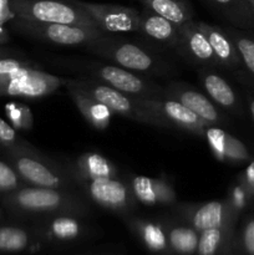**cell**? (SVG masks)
I'll return each mask as SVG.
<instances>
[{
	"mask_svg": "<svg viewBox=\"0 0 254 255\" xmlns=\"http://www.w3.org/2000/svg\"><path fill=\"white\" fill-rule=\"evenodd\" d=\"M66 79L34 66L24 67L0 81V95L25 99H41L65 86Z\"/></svg>",
	"mask_w": 254,
	"mask_h": 255,
	"instance_id": "cell-7",
	"label": "cell"
},
{
	"mask_svg": "<svg viewBox=\"0 0 254 255\" xmlns=\"http://www.w3.org/2000/svg\"><path fill=\"white\" fill-rule=\"evenodd\" d=\"M128 226L151 253L172 255L166 227L156 222L143 221V219H132L128 222Z\"/></svg>",
	"mask_w": 254,
	"mask_h": 255,
	"instance_id": "cell-22",
	"label": "cell"
},
{
	"mask_svg": "<svg viewBox=\"0 0 254 255\" xmlns=\"http://www.w3.org/2000/svg\"><path fill=\"white\" fill-rule=\"evenodd\" d=\"M29 62L20 61L17 59H0V81L4 80L9 75L24 69V67H30Z\"/></svg>",
	"mask_w": 254,
	"mask_h": 255,
	"instance_id": "cell-33",
	"label": "cell"
},
{
	"mask_svg": "<svg viewBox=\"0 0 254 255\" xmlns=\"http://www.w3.org/2000/svg\"><path fill=\"white\" fill-rule=\"evenodd\" d=\"M197 25L208 39L209 44L218 59L219 65L231 67V69L241 66L242 60L238 50L229 35L226 34L223 29L203 21H197Z\"/></svg>",
	"mask_w": 254,
	"mask_h": 255,
	"instance_id": "cell-18",
	"label": "cell"
},
{
	"mask_svg": "<svg viewBox=\"0 0 254 255\" xmlns=\"http://www.w3.org/2000/svg\"><path fill=\"white\" fill-rule=\"evenodd\" d=\"M15 27L27 36L42 42H49L59 46H84L87 50L114 36L97 27L27 21L22 19H16Z\"/></svg>",
	"mask_w": 254,
	"mask_h": 255,
	"instance_id": "cell-5",
	"label": "cell"
},
{
	"mask_svg": "<svg viewBox=\"0 0 254 255\" xmlns=\"http://www.w3.org/2000/svg\"><path fill=\"white\" fill-rule=\"evenodd\" d=\"M65 87H74V89L79 90L82 94L104 104L114 114L121 115V116L127 117L132 121L149 125V126L153 127L171 128V126L164 120L139 106L134 96H129L125 92L119 91V90L96 81V80L86 79V77H84V79H66Z\"/></svg>",
	"mask_w": 254,
	"mask_h": 255,
	"instance_id": "cell-3",
	"label": "cell"
},
{
	"mask_svg": "<svg viewBox=\"0 0 254 255\" xmlns=\"http://www.w3.org/2000/svg\"><path fill=\"white\" fill-rule=\"evenodd\" d=\"M251 6H252V9H253V11H254V2H253V4L251 5Z\"/></svg>",
	"mask_w": 254,
	"mask_h": 255,
	"instance_id": "cell-41",
	"label": "cell"
},
{
	"mask_svg": "<svg viewBox=\"0 0 254 255\" xmlns=\"http://www.w3.org/2000/svg\"><path fill=\"white\" fill-rule=\"evenodd\" d=\"M202 137H204L214 157L219 161L243 163L251 159V153L246 144L219 127L209 125Z\"/></svg>",
	"mask_w": 254,
	"mask_h": 255,
	"instance_id": "cell-13",
	"label": "cell"
},
{
	"mask_svg": "<svg viewBox=\"0 0 254 255\" xmlns=\"http://www.w3.org/2000/svg\"><path fill=\"white\" fill-rule=\"evenodd\" d=\"M236 24H254V11L247 0H211Z\"/></svg>",
	"mask_w": 254,
	"mask_h": 255,
	"instance_id": "cell-27",
	"label": "cell"
},
{
	"mask_svg": "<svg viewBox=\"0 0 254 255\" xmlns=\"http://www.w3.org/2000/svg\"><path fill=\"white\" fill-rule=\"evenodd\" d=\"M178 49L182 54L196 62L218 66L219 61L206 35L201 31L197 21L189 20L179 25Z\"/></svg>",
	"mask_w": 254,
	"mask_h": 255,
	"instance_id": "cell-14",
	"label": "cell"
},
{
	"mask_svg": "<svg viewBox=\"0 0 254 255\" xmlns=\"http://www.w3.org/2000/svg\"><path fill=\"white\" fill-rule=\"evenodd\" d=\"M70 171L77 179L79 186L80 182L100 178H116L117 176V168L111 161L95 152H86L77 157L75 166Z\"/></svg>",
	"mask_w": 254,
	"mask_h": 255,
	"instance_id": "cell-19",
	"label": "cell"
},
{
	"mask_svg": "<svg viewBox=\"0 0 254 255\" xmlns=\"http://www.w3.org/2000/svg\"><path fill=\"white\" fill-rule=\"evenodd\" d=\"M11 17L15 16L11 7H10V2L7 0H0V24L11 19Z\"/></svg>",
	"mask_w": 254,
	"mask_h": 255,
	"instance_id": "cell-37",
	"label": "cell"
},
{
	"mask_svg": "<svg viewBox=\"0 0 254 255\" xmlns=\"http://www.w3.org/2000/svg\"><path fill=\"white\" fill-rule=\"evenodd\" d=\"M7 40V34L5 29L2 27V24H0V42H4Z\"/></svg>",
	"mask_w": 254,
	"mask_h": 255,
	"instance_id": "cell-38",
	"label": "cell"
},
{
	"mask_svg": "<svg viewBox=\"0 0 254 255\" xmlns=\"http://www.w3.org/2000/svg\"><path fill=\"white\" fill-rule=\"evenodd\" d=\"M239 247L244 255H254V217H251L242 229Z\"/></svg>",
	"mask_w": 254,
	"mask_h": 255,
	"instance_id": "cell-32",
	"label": "cell"
},
{
	"mask_svg": "<svg viewBox=\"0 0 254 255\" xmlns=\"http://www.w3.org/2000/svg\"><path fill=\"white\" fill-rule=\"evenodd\" d=\"M248 199H251V197H249L248 193L244 191L243 187H242L241 184H238V186L233 189V192H232V197L229 198V202H231L232 207L236 209L237 213H239V212L246 207Z\"/></svg>",
	"mask_w": 254,
	"mask_h": 255,
	"instance_id": "cell-35",
	"label": "cell"
},
{
	"mask_svg": "<svg viewBox=\"0 0 254 255\" xmlns=\"http://www.w3.org/2000/svg\"><path fill=\"white\" fill-rule=\"evenodd\" d=\"M167 237L172 254L193 255L197 252L199 232L192 226H172L167 228Z\"/></svg>",
	"mask_w": 254,
	"mask_h": 255,
	"instance_id": "cell-25",
	"label": "cell"
},
{
	"mask_svg": "<svg viewBox=\"0 0 254 255\" xmlns=\"http://www.w3.org/2000/svg\"><path fill=\"white\" fill-rule=\"evenodd\" d=\"M12 157L15 171L29 186L65 191L80 187L70 169L62 168L56 162L41 156L34 149L15 148Z\"/></svg>",
	"mask_w": 254,
	"mask_h": 255,
	"instance_id": "cell-4",
	"label": "cell"
},
{
	"mask_svg": "<svg viewBox=\"0 0 254 255\" xmlns=\"http://www.w3.org/2000/svg\"><path fill=\"white\" fill-rule=\"evenodd\" d=\"M85 10L97 27L109 34L139 31L141 14L136 9L117 4H101L84 0H71Z\"/></svg>",
	"mask_w": 254,
	"mask_h": 255,
	"instance_id": "cell-9",
	"label": "cell"
},
{
	"mask_svg": "<svg viewBox=\"0 0 254 255\" xmlns=\"http://www.w3.org/2000/svg\"><path fill=\"white\" fill-rule=\"evenodd\" d=\"M66 90L69 92V96L71 97L72 102L77 107L80 114L86 120L87 124L91 125L94 128L101 129V131L110 126L114 112L109 107L105 106L101 102L96 101L92 97L82 94L81 91L74 89V87H66Z\"/></svg>",
	"mask_w": 254,
	"mask_h": 255,
	"instance_id": "cell-21",
	"label": "cell"
},
{
	"mask_svg": "<svg viewBox=\"0 0 254 255\" xmlns=\"http://www.w3.org/2000/svg\"><path fill=\"white\" fill-rule=\"evenodd\" d=\"M248 104H249V111H251L252 119H253L254 121V97H249Z\"/></svg>",
	"mask_w": 254,
	"mask_h": 255,
	"instance_id": "cell-39",
	"label": "cell"
},
{
	"mask_svg": "<svg viewBox=\"0 0 254 255\" xmlns=\"http://www.w3.org/2000/svg\"><path fill=\"white\" fill-rule=\"evenodd\" d=\"M247 1H248V2H249V4H251V5H252V4H253V2H254V0H247Z\"/></svg>",
	"mask_w": 254,
	"mask_h": 255,
	"instance_id": "cell-40",
	"label": "cell"
},
{
	"mask_svg": "<svg viewBox=\"0 0 254 255\" xmlns=\"http://www.w3.org/2000/svg\"><path fill=\"white\" fill-rule=\"evenodd\" d=\"M64 69L79 72L82 77L96 80L134 97H166V89L114 64L89 60H65Z\"/></svg>",
	"mask_w": 254,
	"mask_h": 255,
	"instance_id": "cell-1",
	"label": "cell"
},
{
	"mask_svg": "<svg viewBox=\"0 0 254 255\" xmlns=\"http://www.w3.org/2000/svg\"><path fill=\"white\" fill-rule=\"evenodd\" d=\"M80 188L89 199L100 207L120 214H127L134 206V196L131 187L117 178H100L80 182Z\"/></svg>",
	"mask_w": 254,
	"mask_h": 255,
	"instance_id": "cell-11",
	"label": "cell"
},
{
	"mask_svg": "<svg viewBox=\"0 0 254 255\" xmlns=\"http://www.w3.org/2000/svg\"><path fill=\"white\" fill-rule=\"evenodd\" d=\"M166 97L174 99L183 104L193 114H196L199 119H202L204 122L212 125V126H217L223 121L221 114L214 106L213 102L196 90L182 87L179 85H172L166 89Z\"/></svg>",
	"mask_w": 254,
	"mask_h": 255,
	"instance_id": "cell-17",
	"label": "cell"
},
{
	"mask_svg": "<svg viewBox=\"0 0 254 255\" xmlns=\"http://www.w3.org/2000/svg\"><path fill=\"white\" fill-rule=\"evenodd\" d=\"M15 209L29 214H76L86 216L89 207L72 191L41 187H22L16 189L7 199Z\"/></svg>",
	"mask_w": 254,
	"mask_h": 255,
	"instance_id": "cell-2",
	"label": "cell"
},
{
	"mask_svg": "<svg viewBox=\"0 0 254 255\" xmlns=\"http://www.w3.org/2000/svg\"><path fill=\"white\" fill-rule=\"evenodd\" d=\"M20 179L21 178L15 171V168H12L5 162L0 161V191L10 192L21 188Z\"/></svg>",
	"mask_w": 254,
	"mask_h": 255,
	"instance_id": "cell-31",
	"label": "cell"
},
{
	"mask_svg": "<svg viewBox=\"0 0 254 255\" xmlns=\"http://www.w3.org/2000/svg\"><path fill=\"white\" fill-rule=\"evenodd\" d=\"M30 244L27 231L17 227L0 228V252H21Z\"/></svg>",
	"mask_w": 254,
	"mask_h": 255,
	"instance_id": "cell-28",
	"label": "cell"
},
{
	"mask_svg": "<svg viewBox=\"0 0 254 255\" xmlns=\"http://www.w3.org/2000/svg\"><path fill=\"white\" fill-rule=\"evenodd\" d=\"M10 7L16 19L97 27L92 17L71 0H10Z\"/></svg>",
	"mask_w": 254,
	"mask_h": 255,
	"instance_id": "cell-6",
	"label": "cell"
},
{
	"mask_svg": "<svg viewBox=\"0 0 254 255\" xmlns=\"http://www.w3.org/2000/svg\"><path fill=\"white\" fill-rule=\"evenodd\" d=\"M202 84L207 95L222 109L232 112L239 111L238 96L231 85L218 74L211 71L202 72Z\"/></svg>",
	"mask_w": 254,
	"mask_h": 255,
	"instance_id": "cell-23",
	"label": "cell"
},
{
	"mask_svg": "<svg viewBox=\"0 0 254 255\" xmlns=\"http://www.w3.org/2000/svg\"><path fill=\"white\" fill-rule=\"evenodd\" d=\"M139 31L154 41L178 47L179 26L171 20L146 9L141 12Z\"/></svg>",
	"mask_w": 254,
	"mask_h": 255,
	"instance_id": "cell-20",
	"label": "cell"
},
{
	"mask_svg": "<svg viewBox=\"0 0 254 255\" xmlns=\"http://www.w3.org/2000/svg\"><path fill=\"white\" fill-rule=\"evenodd\" d=\"M234 226L199 232L197 255H226L233 244Z\"/></svg>",
	"mask_w": 254,
	"mask_h": 255,
	"instance_id": "cell-24",
	"label": "cell"
},
{
	"mask_svg": "<svg viewBox=\"0 0 254 255\" xmlns=\"http://www.w3.org/2000/svg\"><path fill=\"white\" fill-rule=\"evenodd\" d=\"M226 255H228V254H226Z\"/></svg>",
	"mask_w": 254,
	"mask_h": 255,
	"instance_id": "cell-42",
	"label": "cell"
},
{
	"mask_svg": "<svg viewBox=\"0 0 254 255\" xmlns=\"http://www.w3.org/2000/svg\"><path fill=\"white\" fill-rule=\"evenodd\" d=\"M146 9L179 25L193 20L192 11L183 0H139Z\"/></svg>",
	"mask_w": 254,
	"mask_h": 255,
	"instance_id": "cell-26",
	"label": "cell"
},
{
	"mask_svg": "<svg viewBox=\"0 0 254 255\" xmlns=\"http://www.w3.org/2000/svg\"><path fill=\"white\" fill-rule=\"evenodd\" d=\"M131 189L136 201L144 206H169L177 199L173 187L164 178L136 176L132 179Z\"/></svg>",
	"mask_w": 254,
	"mask_h": 255,
	"instance_id": "cell-16",
	"label": "cell"
},
{
	"mask_svg": "<svg viewBox=\"0 0 254 255\" xmlns=\"http://www.w3.org/2000/svg\"><path fill=\"white\" fill-rule=\"evenodd\" d=\"M239 184L244 188L251 198H254V161L249 163L239 177Z\"/></svg>",
	"mask_w": 254,
	"mask_h": 255,
	"instance_id": "cell-34",
	"label": "cell"
},
{
	"mask_svg": "<svg viewBox=\"0 0 254 255\" xmlns=\"http://www.w3.org/2000/svg\"><path fill=\"white\" fill-rule=\"evenodd\" d=\"M139 106L161 117L171 127L203 136L209 126L179 101L169 97H136Z\"/></svg>",
	"mask_w": 254,
	"mask_h": 255,
	"instance_id": "cell-10",
	"label": "cell"
},
{
	"mask_svg": "<svg viewBox=\"0 0 254 255\" xmlns=\"http://www.w3.org/2000/svg\"><path fill=\"white\" fill-rule=\"evenodd\" d=\"M184 214L188 219L189 226L193 227L197 232H202L211 228L234 226L239 213H237L236 209L232 207L229 199H226L198 204L197 207L189 208Z\"/></svg>",
	"mask_w": 254,
	"mask_h": 255,
	"instance_id": "cell-12",
	"label": "cell"
},
{
	"mask_svg": "<svg viewBox=\"0 0 254 255\" xmlns=\"http://www.w3.org/2000/svg\"><path fill=\"white\" fill-rule=\"evenodd\" d=\"M226 32H228L229 37H231L232 41L236 45L237 50H238L242 65L254 77V39L244 34H241V32L234 29L226 30Z\"/></svg>",
	"mask_w": 254,
	"mask_h": 255,
	"instance_id": "cell-29",
	"label": "cell"
},
{
	"mask_svg": "<svg viewBox=\"0 0 254 255\" xmlns=\"http://www.w3.org/2000/svg\"><path fill=\"white\" fill-rule=\"evenodd\" d=\"M89 51L129 71L158 74L164 69L153 55L142 49L141 46L122 41L115 36L95 45Z\"/></svg>",
	"mask_w": 254,
	"mask_h": 255,
	"instance_id": "cell-8",
	"label": "cell"
},
{
	"mask_svg": "<svg viewBox=\"0 0 254 255\" xmlns=\"http://www.w3.org/2000/svg\"><path fill=\"white\" fill-rule=\"evenodd\" d=\"M0 142L7 146H15L17 142V134L14 127L0 117Z\"/></svg>",
	"mask_w": 254,
	"mask_h": 255,
	"instance_id": "cell-36",
	"label": "cell"
},
{
	"mask_svg": "<svg viewBox=\"0 0 254 255\" xmlns=\"http://www.w3.org/2000/svg\"><path fill=\"white\" fill-rule=\"evenodd\" d=\"M6 114L16 128H30L32 125L31 112L22 105H6Z\"/></svg>",
	"mask_w": 254,
	"mask_h": 255,
	"instance_id": "cell-30",
	"label": "cell"
},
{
	"mask_svg": "<svg viewBox=\"0 0 254 255\" xmlns=\"http://www.w3.org/2000/svg\"><path fill=\"white\" fill-rule=\"evenodd\" d=\"M81 216L76 214H54L47 216L40 226L39 233L44 241L52 243H69L81 238L86 232Z\"/></svg>",
	"mask_w": 254,
	"mask_h": 255,
	"instance_id": "cell-15",
	"label": "cell"
}]
</instances>
